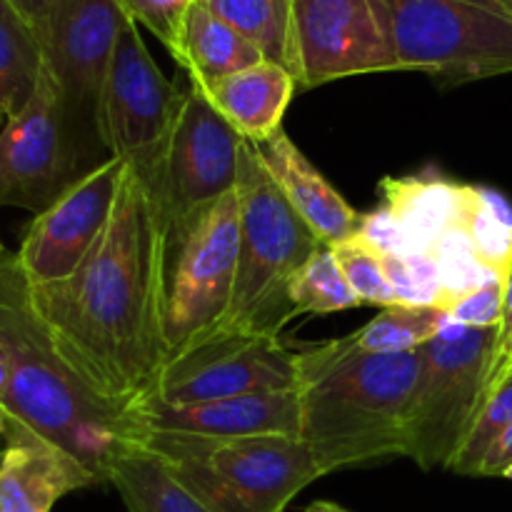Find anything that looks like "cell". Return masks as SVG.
Here are the masks:
<instances>
[{"label":"cell","mask_w":512,"mask_h":512,"mask_svg":"<svg viewBox=\"0 0 512 512\" xmlns=\"http://www.w3.org/2000/svg\"><path fill=\"white\" fill-rule=\"evenodd\" d=\"M380 260H383L388 283L398 295L400 305L445 308L443 285H440V273L433 258H428V255H408V258L383 255Z\"/></svg>","instance_id":"f546056e"},{"label":"cell","mask_w":512,"mask_h":512,"mask_svg":"<svg viewBox=\"0 0 512 512\" xmlns=\"http://www.w3.org/2000/svg\"><path fill=\"white\" fill-rule=\"evenodd\" d=\"M305 512H348L345 508H340L338 503H330V500H315V503H310Z\"/></svg>","instance_id":"8d00e7d4"},{"label":"cell","mask_w":512,"mask_h":512,"mask_svg":"<svg viewBox=\"0 0 512 512\" xmlns=\"http://www.w3.org/2000/svg\"><path fill=\"white\" fill-rule=\"evenodd\" d=\"M110 485L128 512H208L143 445L118 460Z\"/></svg>","instance_id":"603a6c76"},{"label":"cell","mask_w":512,"mask_h":512,"mask_svg":"<svg viewBox=\"0 0 512 512\" xmlns=\"http://www.w3.org/2000/svg\"><path fill=\"white\" fill-rule=\"evenodd\" d=\"M385 205L408 255H428L448 230L463 228L473 203L475 185L455 183L440 175L385 178Z\"/></svg>","instance_id":"d6986e66"},{"label":"cell","mask_w":512,"mask_h":512,"mask_svg":"<svg viewBox=\"0 0 512 512\" xmlns=\"http://www.w3.org/2000/svg\"><path fill=\"white\" fill-rule=\"evenodd\" d=\"M423 373V348L368 353L358 335L298 350L300 440L325 470L405 458V420Z\"/></svg>","instance_id":"3957f363"},{"label":"cell","mask_w":512,"mask_h":512,"mask_svg":"<svg viewBox=\"0 0 512 512\" xmlns=\"http://www.w3.org/2000/svg\"><path fill=\"white\" fill-rule=\"evenodd\" d=\"M125 160H108L75 180L25 230L18 263L30 285L65 280L78 270L113 213Z\"/></svg>","instance_id":"9a60e30c"},{"label":"cell","mask_w":512,"mask_h":512,"mask_svg":"<svg viewBox=\"0 0 512 512\" xmlns=\"http://www.w3.org/2000/svg\"><path fill=\"white\" fill-rule=\"evenodd\" d=\"M18 5L20 13L28 18V23L33 25V30L38 33L40 43H43V53H45V43H48V33H50V23H53L55 8H58L60 0H13Z\"/></svg>","instance_id":"e575fe53"},{"label":"cell","mask_w":512,"mask_h":512,"mask_svg":"<svg viewBox=\"0 0 512 512\" xmlns=\"http://www.w3.org/2000/svg\"><path fill=\"white\" fill-rule=\"evenodd\" d=\"M198 90L245 143L255 145L283 130L285 110L298 90V83L283 65L260 60Z\"/></svg>","instance_id":"ffe728a7"},{"label":"cell","mask_w":512,"mask_h":512,"mask_svg":"<svg viewBox=\"0 0 512 512\" xmlns=\"http://www.w3.org/2000/svg\"><path fill=\"white\" fill-rule=\"evenodd\" d=\"M133 23L148 28L173 55L178 48L185 13L193 0H118Z\"/></svg>","instance_id":"4dcf8cb0"},{"label":"cell","mask_w":512,"mask_h":512,"mask_svg":"<svg viewBox=\"0 0 512 512\" xmlns=\"http://www.w3.org/2000/svg\"><path fill=\"white\" fill-rule=\"evenodd\" d=\"M503 293L505 275H495L488 283L480 285L478 290L460 298L448 310L450 320L460 325H468V328H498L500 313H503Z\"/></svg>","instance_id":"1f68e13d"},{"label":"cell","mask_w":512,"mask_h":512,"mask_svg":"<svg viewBox=\"0 0 512 512\" xmlns=\"http://www.w3.org/2000/svg\"><path fill=\"white\" fill-rule=\"evenodd\" d=\"M238 243V188L165 228L163 343L168 360L223 328L233 303Z\"/></svg>","instance_id":"8992f818"},{"label":"cell","mask_w":512,"mask_h":512,"mask_svg":"<svg viewBox=\"0 0 512 512\" xmlns=\"http://www.w3.org/2000/svg\"><path fill=\"white\" fill-rule=\"evenodd\" d=\"M0 463H3V453H0Z\"/></svg>","instance_id":"b9f144b4"},{"label":"cell","mask_w":512,"mask_h":512,"mask_svg":"<svg viewBox=\"0 0 512 512\" xmlns=\"http://www.w3.org/2000/svg\"><path fill=\"white\" fill-rule=\"evenodd\" d=\"M495 330L450 320L423 345V373L405 420V458L420 468H450L488 398Z\"/></svg>","instance_id":"ba28073f"},{"label":"cell","mask_w":512,"mask_h":512,"mask_svg":"<svg viewBox=\"0 0 512 512\" xmlns=\"http://www.w3.org/2000/svg\"><path fill=\"white\" fill-rule=\"evenodd\" d=\"M333 255L360 305H380V308L400 305L398 295L390 288L380 255L373 253L358 235L333 245Z\"/></svg>","instance_id":"f1b7e54d"},{"label":"cell","mask_w":512,"mask_h":512,"mask_svg":"<svg viewBox=\"0 0 512 512\" xmlns=\"http://www.w3.org/2000/svg\"><path fill=\"white\" fill-rule=\"evenodd\" d=\"M138 445L158 455L208 512H283L310 483L328 475L315 450L288 435L143 433Z\"/></svg>","instance_id":"277c9868"},{"label":"cell","mask_w":512,"mask_h":512,"mask_svg":"<svg viewBox=\"0 0 512 512\" xmlns=\"http://www.w3.org/2000/svg\"><path fill=\"white\" fill-rule=\"evenodd\" d=\"M295 83L400 70L380 0H293Z\"/></svg>","instance_id":"5bb4252c"},{"label":"cell","mask_w":512,"mask_h":512,"mask_svg":"<svg viewBox=\"0 0 512 512\" xmlns=\"http://www.w3.org/2000/svg\"><path fill=\"white\" fill-rule=\"evenodd\" d=\"M510 425H512V373L505 375V378L490 390L483 408H480L478 418L473 420L463 445H460L458 455L453 458L450 470H455L458 475L478 478L485 455L490 453V448L498 443L500 435H503Z\"/></svg>","instance_id":"83f0119b"},{"label":"cell","mask_w":512,"mask_h":512,"mask_svg":"<svg viewBox=\"0 0 512 512\" xmlns=\"http://www.w3.org/2000/svg\"><path fill=\"white\" fill-rule=\"evenodd\" d=\"M288 293L298 315H328L360 305L328 245L293 275Z\"/></svg>","instance_id":"484cf974"},{"label":"cell","mask_w":512,"mask_h":512,"mask_svg":"<svg viewBox=\"0 0 512 512\" xmlns=\"http://www.w3.org/2000/svg\"><path fill=\"white\" fill-rule=\"evenodd\" d=\"M0 345L8 355V393L0 408L78 458L100 485L140 440L130 413L95 393L58 353L30 305L18 255L0 260Z\"/></svg>","instance_id":"7a4b0ae2"},{"label":"cell","mask_w":512,"mask_h":512,"mask_svg":"<svg viewBox=\"0 0 512 512\" xmlns=\"http://www.w3.org/2000/svg\"><path fill=\"white\" fill-rule=\"evenodd\" d=\"M478 478H510L512 480V425L500 435L498 443L485 455Z\"/></svg>","instance_id":"836d02e7"},{"label":"cell","mask_w":512,"mask_h":512,"mask_svg":"<svg viewBox=\"0 0 512 512\" xmlns=\"http://www.w3.org/2000/svg\"><path fill=\"white\" fill-rule=\"evenodd\" d=\"M5 258V253H3V245H0V260H3Z\"/></svg>","instance_id":"ab89813d"},{"label":"cell","mask_w":512,"mask_h":512,"mask_svg":"<svg viewBox=\"0 0 512 512\" xmlns=\"http://www.w3.org/2000/svg\"><path fill=\"white\" fill-rule=\"evenodd\" d=\"M45 65L43 43L13 0H0V110L5 118L25 108Z\"/></svg>","instance_id":"7402d4cb"},{"label":"cell","mask_w":512,"mask_h":512,"mask_svg":"<svg viewBox=\"0 0 512 512\" xmlns=\"http://www.w3.org/2000/svg\"><path fill=\"white\" fill-rule=\"evenodd\" d=\"M90 170L68 125L58 85L43 65L35 93L0 130V205L38 215Z\"/></svg>","instance_id":"9c48e42d"},{"label":"cell","mask_w":512,"mask_h":512,"mask_svg":"<svg viewBox=\"0 0 512 512\" xmlns=\"http://www.w3.org/2000/svg\"><path fill=\"white\" fill-rule=\"evenodd\" d=\"M243 143L210 100L188 83L160 163L150 173L165 228L238 188Z\"/></svg>","instance_id":"8fae6325"},{"label":"cell","mask_w":512,"mask_h":512,"mask_svg":"<svg viewBox=\"0 0 512 512\" xmlns=\"http://www.w3.org/2000/svg\"><path fill=\"white\" fill-rule=\"evenodd\" d=\"M183 88L170 83L125 15L100 95L98 130L108 155L153 173L160 163Z\"/></svg>","instance_id":"7c38bea8"},{"label":"cell","mask_w":512,"mask_h":512,"mask_svg":"<svg viewBox=\"0 0 512 512\" xmlns=\"http://www.w3.org/2000/svg\"><path fill=\"white\" fill-rule=\"evenodd\" d=\"M295 383L298 353L285 348L280 338L220 330L168 360L148 400L193 405L240 395L290 393Z\"/></svg>","instance_id":"4fadbf2b"},{"label":"cell","mask_w":512,"mask_h":512,"mask_svg":"<svg viewBox=\"0 0 512 512\" xmlns=\"http://www.w3.org/2000/svg\"><path fill=\"white\" fill-rule=\"evenodd\" d=\"M400 70L440 83L512 73V0H380Z\"/></svg>","instance_id":"52a82bcc"},{"label":"cell","mask_w":512,"mask_h":512,"mask_svg":"<svg viewBox=\"0 0 512 512\" xmlns=\"http://www.w3.org/2000/svg\"><path fill=\"white\" fill-rule=\"evenodd\" d=\"M512 360V260L505 270V293H503V313H500V325L495 330V345H493V360H490V375H488V395L500 380L508 375Z\"/></svg>","instance_id":"d6a6232c"},{"label":"cell","mask_w":512,"mask_h":512,"mask_svg":"<svg viewBox=\"0 0 512 512\" xmlns=\"http://www.w3.org/2000/svg\"><path fill=\"white\" fill-rule=\"evenodd\" d=\"M123 23L125 13L118 0H60L45 43V65L58 85L73 138L90 168L108 160L98 158L105 150L98 113Z\"/></svg>","instance_id":"30bf717a"},{"label":"cell","mask_w":512,"mask_h":512,"mask_svg":"<svg viewBox=\"0 0 512 512\" xmlns=\"http://www.w3.org/2000/svg\"><path fill=\"white\" fill-rule=\"evenodd\" d=\"M238 208V273L220 330L280 338L285 325L298 318L290 303V280L323 243L285 200L253 143H243L240 153Z\"/></svg>","instance_id":"5b68a950"},{"label":"cell","mask_w":512,"mask_h":512,"mask_svg":"<svg viewBox=\"0 0 512 512\" xmlns=\"http://www.w3.org/2000/svg\"><path fill=\"white\" fill-rule=\"evenodd\" d=\"M508 373H512V360H510V368H508Z\"/></svg>","instance_id":"60d3db41"},{"label":"cell","mask_w":512,"mask_h":512,"mask_svg":"<svg viewBox=\"0 0 512 512\" xmlns=\"http://www.w3.org/2000/svg\"><path fill=\"white\" fill-rule=\"evenodd\" d=\"M220 20L233 25L270 63L295 75L293 0H203Z\"/></svg>","instance_id":"cb8c5ba5"},{"label":"cell","mask_w":512,"mask_h":512,"mask_svg":"<svg viewBox=\"0 0 512 512\" xmlns=\"http://www.w3.org/2000/svg\"><path fill=\"white\" fill-rule=\"evenodd\" d=\"M0 512H53L68 493L95 488L98 478L78 458L3 410Z\"/></svg>","instance_id":"e0dca14e"},{"label":"cell","mask_w":512,"mask_h":512,"mask_svg":"<svg viewBox=\"0 0 512 512\" xmlns=\"http://www.w3.org/2000/svg\"><path fill=\"white\" fill-rule=\"evenodd\" d=\"M8 380H10V368H8V355H5V348L0 345V398L8 393Z\"/></svg>","instance_id":"d590c367"},{"label":"cell","mask_w":512,"mask_h":512,"mask_svg":"<svg viewBox=\"0 0 512 512\" xmlns=\"http://www.w3.org/2000/svg\"><path fill=\"white\" fill-rule=\"evenodd\" d=\"M450 315L435 305H393L378 313L365 328H360L358 345L368 353H410L428 345L445 325Z\"/></svg>","instance_id":"d4e9b609"},{"label":"cell","mask_w":512,"mask_h":512,"mask_svg":"<svg viewBox=\"0 0 512 512\" xmlns=\"http://www.w3.org/2000/svg\"><path fill=\"white\" fill-rule=\"evenodd\" d=\"M5 448V435H3V408H0V453Z\"/></svg>","instance_id":"74e56055"},{"label":"cell","mask_w":512,"mask_h":512,"mask_svg":"<svg viewBox=\"0 0 512 512\" xmlns=\"http://www.w3.org/2000/svg\"><path fill=\"white\" fill-rule=\"evenodd\" d=\"M143 433H183L203 438H250V435H288L300 438L298 395L260 393L240 398L208 400L193 405H168L145 400L130 410Z\"/></svg>","instance_id":"2e32d148"},{"label":"cell","mask_w":512,"mask_h":512,"mask_svg":"<svg viewBox=\"0 0 512 512\" xmlns=\"http://www.w3.org/2000/svg\"><path fill=\"white\" fill-rule=\"evenodd\" d=\"M253 148L270 178L283 190L285 200L318 235L320 243L333 248L358 233L363 215L350 208L348 200L305 158L303 150L288 138L285 130H278L263 143H255Z\"/></svg>","instance_id":"ac0fdd59"},{"label":"cell","mask_w":512,"mask_h":512,"mask_svg":"<svg viewBox=\"0 0 512 512\" xmlns=\"http://www.w3.org/2000/svg\"><path fill=\"white\" fill-rule=\"evenodd\" d=\"M173 58L188 73V83L195 88H205L225 75L265 60L245 35L220 20L203 0L190 3Z\"/></svg>","instance_id":"44dd1931"},{"label":"cell","mask_w":512,"mask_h":512,"mask_svg":"<svg viewBox=\"0 0 512 512\" xmlns=\"http://www.w3.org/2000/svg\"><path fill=\"white\" fill-rule=\"evenodd\" d=\"M3 120H8V118H5V113H3V110H0V123H3Z\"/></svg>","instance_id":"f35d334b"},{"label":"cell","mask_w":512,"mask_h":512,"mask_svg":"<svg viewBox=\"0 0 512 512\" xmlns=\"http://www.w3.org/2000/svg\"><path fill=\"white\" fill-rule=\"evenodd\" d=\"M463 228L473 240L480 260L498 275H505L512 260V208L503 195L488 188H475Z\"/></svg>","instance_id":"4316f807"},{"label":"cell","mask_w":512,"mask_h":512,"mask_svg":"<svg viewBox=\"0 0 512 512\" xmlns=\"http://www.w3.org/2000/svg\"><path fill=\"white\" fill-rule=\"evenodd\" d=\"M163 238L153 175L125 160L113 213L70 278L30 285V305L70 368L130 413L158 388Z\"/></svg>","instance_id":"6da1fadb"}]
</instances>
